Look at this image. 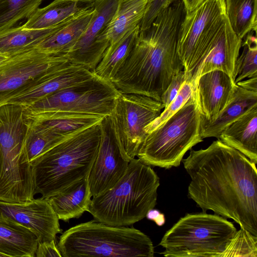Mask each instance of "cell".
I'll return each instance as SVG.
<instances>
[{
	"mask_svg": "<svg viewBox=\"0 0 257 257\" xmlns=\"http://www.w3.org/2000/svg\"><path fill=\"white\" fill-rule=\"evenodd\" d=\"M182 160L191 178L188 196L203 212L232 219L257 236L256 164L219 140Z\"/></svg>",
	"mask_w": 257,
	"mask_h": 257,
	"instance_id": "cell-1",
	"label": "cell"
},
{
	"mask_svg": "<svg viewBox=\"0 0 257 257\" xmlns=\"http://www.w3.org/2000/svg\"><path fill=\"white\" fill-rule=\"evenodd\" d=\"M185 15L183 2L178 0L148 28L140 30L128 56L111 80L120 93L143 95L160 101L172 79L183 70L177 47Z\"/></svg>",
	"mask_w": 257,
	"mask_h": 257,
	"instance_id": "cell-2",
	"label": "cell"
},
{
	"mask_svg": "<svg viewBox=\"0 0 257 257\" xmlns=\"http://www.w3.org/2000/svg\"><path fill=\"white\" fill-rule=\"evenodd\" d=\"M100 123L68 137L31 164L35 195L48 198L88 176L99 146Z\"/></svg>",
	"mask_w": 257,
	"mask_h": 257,
	"instance_id": "cell-3",
	"label": "cell"
},
{
	"mask_svg": "<svg viewBox=\"0 0 257 257\" xmlns=\"http://www.w3.org/2000/svg\"><path fill=\"white\" fill-rule=\"evenodd\" d=\"M159 185V178L151 166L134 158L112 188L93 197L88 212L94 220L108 225H132L155 207Z\"/></svg>",
	"mask_w": 257,
	"mask_h": 257,
	"instance_id": "cell-4",
	"label": "cell"
},
{
	"mask_svg": "<svg viewBox=\"0 0 257 257\" xmlns=\"http://www.w3.org/2000/svg\"><path fill=\"white\" fill-rule=\"evenodd\" d=\"M62 257H153L150 237L133 227L91 220L64 231L57 244Z\"/></svg>",
	"mask_w": 257,
	"mask_h": 257,
	"instance_id": "cell-5",
	"label": "cell"
},
{
	"mask_svg": "<svg viewBox=\"0 0 257 257\" xmlns=\"http://www.w3.org/2000/svg\"><path fill=\"white\" fill-rule=\"evenodd\" d=\"M202 126L193 93L177 112L147 134L137 157L149 166L178 167L186 153L203 141Z\"/></svg>",
	"mask_w": 257,
	"mask_h": 257,
	"instance_id": "cell-6",
	"label": "cell"
},
{
	"mask_svg": "<svg viewBox=\"0 0 257 257\" xmlns=\"http://www.w3.org/2000/svg\"><path fill=\"white\" fill-rule=\"evenodd\" d=\"M237 230L233 223L205 212L187 214L162 237L160 253L168 257H221Z\"/></svg>",
	"mask_w": 257,
	"mask_h": 257,
	"instance_id": "cell-7",
	"label": "cell"
},
{
	"mask_svg": "<svg viewBox=\"0 0 257 257\" xmlns=\"http://www.w3.org/2000/svg\"><path fill=\"white\" fill-rule=\"evenodd\" d=\"M162 103L137 94L120 93L108 116L111 132L123 157L130 162L137 156L147 134L145 127L164 109Z\"/></svg>",
	"mask_w": 257,
	"mask_h": 257,
	"instance_id": "cell-8",
	"label": "cell"
},
{
	"mask_svg": "<svg viewBox=\"0 0 257 257\" xmlns=\"http://www.w3.org/2000/svg\"><path fill=\"white\" fill-rule=\"evenodd\" d=\"M226 17L225 0H206L186 13L178 35L177 51L187 79H191Z\"/></svg>",
	"mask_w": 257,
	"mask_h": 257,
	"instance_id": "cell-9",
	"label": "cell"
},
{
	"mask_svg": "<svg viewBox=\"0 0 257 257\" xmlns=\"http://www.w3.org/2000/svg\"><path fill=\"white\" fill-rule=\"evenodd\" d=\"M120 94L111 81L96 76L91 80L61 90L23 107L24 113L66 111L109 116Z\"/></svg>",
	"mask_w": 257,
	"mask_h": 257,
	"instance_id": "cell-10",
	"label": "cell"
},
{
	"mask_svg": "<svg viewBox=\"0 0 257 257\" xmlns=\"http://www.w3.org/2000/svg\"><path fill=\"white\" fill-rule=\"evenodd\" d=\"M68 61L63 56L47 54L36 47L10 56L0 65V106Z\"/></svg>",
	"mask_w": 257,
	"mask_h": 257,
	"instance_id": "cell-11",
	"label": "cell"
},
{
	"mask_svg": "<svg viewBox=\"0 0 257 257\" xmlns=\"http://www.w3.org/2000/svg\"><path fill=\"white\" fill-rule=\"evenodd\" d=\"M118 1L95 0L89 24L65 55L69 62L94 71L109 45L105 31L116 12Z\"/></svg>",
	"mask_w": 257,
	"mask_h": 257,
	"instance_id": "cell-12",
	"label": "cell"
},
{
	"mask_svg": "<svg viewBox=\"0 0 257 257\" xmlns=\"http://www.w3.org/2000/svg\"><path fill=\"white\" fill-rule=\"evenodd\" d=\"M96 157L87 179L92 196L112 188L125 174L130 162L122 156L111 132L108 116L102 120Z\"/></svg>",
	"mask_w": 257,
	"mask_h": 257,
	"instance_id": "cell-13",
	"label": "cell"
},
{
	"mask_svg": "<svg viewBox=\"0 0 257 257\" xmlns=\"http://www.w3.org/2000/svg\"><path fill=\"white\" fill-rule=\"evenodd\" d=\"M0 218L14 221L32 231L39 242L55 239L61 232L59 219L42 197L20 202L0 201Z\"/></svg>",
	"mask_w": 257,
	"mask_h": 257,
	"instance_id": "cell-14",
	"label": "cell"
},
{
	"mask_svg": "<svg viewBox=\"0 0 257 257\" xmlns=\"http://www.w3.org/2000/svg\"><path fill=\"white\" fill-rule=\"evenodd\" d=\"M96 76L94 72L88 68L68 61L10 98L4 104L27 107L61 90L91 80Z\"/></svg>",
	"mask_w": 257,
	"mask_h": 257,
	"instance_id": "cell-15",
	"label": "cell"
},
{
	"mask_svg": "<svg viewBox=\"0 0 257 257\" xmlns=\"http://www.w3.org/2000/svg\"><path fill=\"white\" fill-rule=\"evenodd\" d=\"M193 83V95L203 124L211 123L230 101L236 84L230 76L220 70L202 74Z\"/></svg>",
	"mask_w": 257,
	"mask_h": 257,
	"instance_id": "cell-16",
	"label": "cell"
},
{
	"mask_svg": "<svg viewBox=\"0 0 257 257\" xmlns=\"http://www.w3.org/2000/svg\"><path fill=\"white\" fill-rule=\"evenodd\" d=\"M242 39L232 29L226 16L215 38L199 65L192 81L200 75L213 70L223 71L234 81L237 59Z\"/></svg>",
	"mask_w": 257,
	"mask_h": 257,
	"instance_id": "cell-17",
	"label": "cell"
},
{
	"mask_svg": "<svg viewBox=\"0 0 257 257\" xmlns=\"http://www.w3.org/2000/svg\"><path fill=\"white\" fill-rule=\"evenodd\" d=\"M257 105L225 127L218 140L257 163Z\"/></svg>",
	"mask_w": 257,
	"mask_h": 257,
	"instance_id": "cell-18",
	"label": "cell"
},
{
	"mask_svg": "<svg viewBox=\"0 0 257 257\" xmlns=\"http://www.w3.org/2000/svg\"><path fill=\"white\" fill-rule=\"evenodd\" d=\"M93 13V8L68 19L46 36L36 48L47 54L65 57L89 24Z\"/></svg>",
	"mask_w": 257,
	"mask_h": 257,
	"instance_id": "cell-19",
	"label": "cell"
},
{
	"mask_svg": "<svg viewBox=\"0 0 257 257\" xmlns=\"http://www.w3.org/2000/svg\"><path fill=\"white\" fill-rule=\"evenodd\" d=\"M87 176L45 198L59 220L68 221L88 211L92 196Z\"/></svg>",
	"mask_w": 257,
	"mask_h": 257,
	"instance_id": "cell-20",
	"label": "cell"
},
{
	"mask_svg": "<svg viewBox=\"0 0 257 257\" xmlns=\"http://www.w3.org/2000/svg\"><path fill=\"white\" fill-rule=\"evenodd\" d=\"M95 0H54L43 8H38L23 26L26 28L45 29L93 8Z\"/></svg>",
	"mask_w": 257,
	"mask_h": 257,
	"instance_id": "cell-21",
	"label": "cell"
},
{
	"mask_svg": "<svg viewBox=\"0 0 257 257\" xmlns=\"http://www.w3.org/2000/svg\"><path fill=\"white\" fill-rule=\"evenodd\" d=\"M26 119L39 122L64 136L69 137L100 123L105 116L66 111L25 114Z\"/></svg>",
	"mask_w": 257,
	"mask_h": 257,
	"instance_id": "cell-22",
	"label": "cell"
},
{
	"mask_svg": "<svg viewBox=\"0 0 257 257\" xmlns=\"http://www.w3.org/2000/svg\"><path fill=\"white\" fill-rule=\"evenodd\" d=\"M39 241L22 225L0 218V252L10 257H34Z\"/></svg>",
	"mask_w": 257,
	"mask_h": 257,
	"instance_id": "cell-23",
	"label": "cell"
},
{
	"mask_svg": "<svg viewBox=\"0 0 257 257\" xmlns=\"http://www.w3.org/2000/svg\"><path fill=\"white\" fill-rule=\"evenodd\" d=\"M257 105V92L236 84L233 95L226 107L213 122L203 124L202 137L218 138L221 132L250 109Z\"/></svg>",
	"mask_w": 257,
	"mask_h": 257,
	"instance_id": "cell-24",
	"label": "cell"
},
{
	"mask_svg": "<svg viewBox=\"0 0 257 257\" xmlns=\"http://www.w3.org/2000/svg\"><path fill=\"white\" fill-rule=\"evenodd\" d=\"M151 0H118L116 12L105 35L112 45L140 24Z\"/></svg>",
	"mask_w": 257,
	"mask_h": 257,
	"instance_id": "cell-25",
	"label": "cell"
},
{
	"mask_svg": "<svg viewBox=\"0 0 257 257\" xmlns=\"http://www.w3.org/2000/svg\"><path fill=\"white\" fill-rule=\"evenodd\" d=\"M140 30V25H138L108 47L93 71L96 76L111 81L128 56Z\"/></svg>",
	"mask_w": 257,
	"mask_h": 257,
	"instance_id": "cell-26",
	"label": "cell"
},
{
	"mask_svg": "<svg viewBox=\"0 0 257 257\" xmlns=\"http://www.w3.org/2000/svg\"><path fill=\"white\" fill-rule=\"evenodd\" d=\"M63 23L45 29H29L22 26L14 27L1 32L0 53L11 56L35 48L46 36L57 29Z\"/></svg>",
	"mask_w": 257,
	"mask_h": 257,
	"instance_id": "cell-27",
	"label": "cell"
},
{
	"mask_svg": "<svg viewBox=\"0 0 257 257\" xmlns=\"http://www.w3.org/2000/svg\"><path fill=\"white\" fill-rule=\"evenodd\" d=\"M26 121L28 130L24 150L31 165L39 157L68 137L55 133L39 122L28 119Z\"/></svg>",
	"mask_w": 257,
	"mask_h": 257,
	"instance_id": "cell-28",
	"label": "cell"
},
{
	"mask_svg": "<svg viewBox=\"0 0 257 257\" xmlns=\"http://www.w3.org/2000/svg\"><path fill=\"white\" fill-rule=\"evenodd\" d=\"M225 13L235 34L243 39L251 32H256L257 0H225Z\"/></svg>",
	"mask_w": 257,
	"mask_h": 257,
	"instance_id": "cell-29",
	"label": "cell"
},
{
	"mask_svg": "<svg viewBox=\"0 0 257 257\" xmlns=\"http://www.w3.org/2000/svg\"><path fill=\"white\" fill-rule=\"evenodd\" d=\"M44 0H0V32L28 19Z\"/></svg>",
	"mask_w": 257,
	"mask_h": 257,
	"instance_id": "cell-30",
	"label": "cell"
},
{
	"mask_svg": "<svg viewBox=\"0 0 257 257\" xmlns=\"http://www.w3.org/2000/svg\"><path fill=\"white\" fill-rule=\"evenodd\" d=\"M254 33L256 32L247 34L242 40V51L236 62L235 83L245 78L257 77V41Z\"/></svg>",
	"mask_w": 257,
	"mask_h": 257,
	"instance_id": "cell-31",
	"label": "cell"
},
{
	"mask_svg": "<svg viewBox=\"0 0 257 257\" xmlns=\"http://www.w3.org/2000/svg\"><path fill=\"white\" fill-rule=\"evenodd\" d=\"M257 256V236L240 228L237 230L221 257Z\"/></svg>",
	"mask_w": 257,
	"mask_h": 257,
	"instance_id": "cell-32",
	"label": "cell"
},
{
	"mask_svg": "<svg viewBox=\"0 0 257 257\" xmlns=\"http://www.w3.org/2000/svg\"><path fill=\"white\" fill-rule=\"evenodd\" d=\"M193 90V82L191 79H187L175 98L164 109L158 117L145 127L146 133L152 131L177 112L192 95Z\"/></svg>",
	"mask_w": 257,
	"mask_h": 257,
	"instance_id": "cell-33",
	"label": "cell"
},
{
	"mask_svg": "<svg viewBox=\"0 0 257 257\" xmlns=\"http://www.w3.org/2000/svg\"><path fill=\"white\" fill-rule=\"evenodd\" d=\"M177 1L178 0H151L140 24V30H145L148 28L162 11Z\"/></svg>",
	"mask_w": 257,
	"mask_h": 257,
	"instance_id": "cell-34",
	"label": "cell"
},
{
	"mask_svg": "<svg viewBox=\"0 0 257 257\" xmlns=\"http://www.w3.org/2000/svg\"><path fill=\"white\" fill-rule=\"evenodd\" d=\"M187 79V77L183 70L180 71L173 77L161 97L160 101L164 108L175 98L182 85Z\"/></svg>",
	"mask_w": 257,
	"mask_h": 257,
	"instance_id": "cell-35",
	"label": "cell"
},
{
	"mask_svg": "<svg viewBox=\"0 0 257 257\" xmlns=\"http://www.w3.org/2000/svg\"><path fill=\"white\" fill-rule=\"evenodd\" d=\"M35 255L37 257H62L55 239L39 242Z\"/></svg>",
	"mask_w": 257,
	"mask_h": 257,
	"instance_id": "cell-36",
	"label": "cell"
},
{
	"mask_svg": "<svg viewBox=\"0 0 257 257\" xmlns=\"http://www.w3.org/2000/svg\"><path fill=\"white\" fill-rule=\"evenodd\" d=\"M146 217L148 219L154 221L158 226H162L165 222L164 215L154 208L149 210Z\"/></svg>",
	"mask_w": 257,
	"mask_h": 257,
	"instance_id": "cell-37",
	"label": "cell"
},
{
	"mask_svg": "<svg viewBox=\"0 0 257 257\" xmlns=\"http://www.w3.org/2000/svg\"><path fill=\"white\" fill-rule=\"evenodd\" d=\"M236 84L244 89L257 92V77L248 78Z\"/></svg>",
	"mask_w": 257,
	"mask_h": 257,
	"instance_id": "cell-38",
	"label": "cell"
},
{
	"mask_svg": "<svg viewBox=\"0 0 257 257\" xmlns=\"http://www.w3.org/2000/svg\"><path fill=\"white\" fill-rule=\"evenodd\" d=\"M206 0H182L186 13H190L201 5H202Z\"/></svg>",
	"mask_w": 257,
	"mask_h": 257,
	"instance_id": "cell-39",
	"label": "cell"
},
{
	"mask_svg": "<svg viewBox=\"0 0 257 257\" xmlns=\"http://www.w3.org/2000/svg\"><path fill=\"white\" fill-rule=\"evenodd\" d=\"M10 56L0 53V65L9 59Z\"/></svg>",
	"mask_w": 257,
	"mask_h": 257,
	"instance_id": "cell-40",
	"label": "cell"
},
{
	"mask_svg": "<svg viewBox=\"0 0 257 257\" xmlns=\"http://www.w3.org/2000/svg\"><path fill=\"white\" fill-rule=\"evenodd\" d=\"M0 257H8L7 255L0 252Z\"/></svg>",
	"mask_w": 257,
	"mask_h": 257,
	"instance_id": "cell-41",
	"label": "cell"
}]
</instances>
